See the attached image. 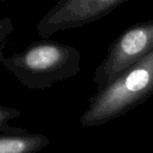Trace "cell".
I'll return each instance as SVG.
<instances>
[{"instance_id": "obj_5", "label": "cell", "mask_w": 153, "mask_h": 153, "mask_svg": "<svg viewBox=\"0 0 153 153\" xmlns=\"http://www.w3.org/2000/svg\"><path fill=\"white\" fill-rule=\"evenodd\" d=\"M51 140L42 133H30L20 128L13 133H0V153H38Z\"/></svg>"}, {"instance_id": "obj_7", "label": "cell", "mask_w": 153, "mask_h": 153, "mask_svg": "<svg viewBox=\"0 0 153 153\" xmlns=\"http://www.w3.org/2000/svg\"><path fill=\"white\" fill-rule=\"evenodd\" d=\"M21 114L19 110L13 107H7L1 105L0 106V128L9 126V121L12 119L18 117Z\"/></svg>"}, {"instance_id": "obj_3", "label": "cell", "mask_w": 153, "mask_h": 153, "mask_svg": "<svg viewBox=\"0 0 153 153\" xmlns=\"http://www.w3.org/2000/svg\"><path fill=\"white\" fill-rule=\"evenodd\" d=\"M152 51L153 19L129 26L109 45L106 57L94 71L92 82L98 90H102Z\"/></svg>"}, {"instance_id": "obj_8", "label": "cell", "mask_w": 153, "mask_h": 153, "mask_svg": "<svg viewBox=\"0 0 153 153\" xmlns=\"http://www.w3.org/2000/svg\"><path fill=\"white\" fill-rule=\"evenodd\" d=\"M0 1H2V2H4V1H14V0H0Z\"/></svg>"}, {"instance_id": "obj_2", "label": "cell", "mask_w": 153, "mask_h": 153, "mask_svg": "<svg viewBox=\"0 0 153 153\" xmlns=\"http://www.w3.org/2000/svg\"><path fill=\"white\" fill-rule=\"evenodd\" d=\"M153 96V51L122 72L88 100L80 117L84 127H97L123 117Z\"/></svg>"}, {"instance_id": "obj_4", "label": "cell", "mask_w": 153, "mask_h": 153, "mask_svg": "<svg viewBox=\"0 0 153 153\" xmlns=\"http://www.w3.org/2000/svg\"><path fill=\"white\" fill-rule=\"evenodd\" d=\"M131 0H59L37 24L42 39L61 30L76 28L94 22Z\"/></svg>"}, {"instance_id": "obj_6", "label": "cell", "mask_w": 153, "mask_h": 153, "mask_svg": "<svg viewBox=\"0 0 153 153\" xmlns=\"http://www.w3.org/2000/svg\"><path fill=\"white\" fill-rule=\"evenodd\" d=\"M13 32L14 25L11 18L5 17L0 20V49H1L0 53H3V48H4V45L7 43V37Z\"/></svg>"}, {"instance_id": "obj_1", "label": "cell", "mask_w": 153, "mask_h": 153, "mask_svg": "<svg viewBox=\"0 0 153 153\" xmlns=\"http://www.w3.org/2000/svg\"><path fill=\"white\" fill-rule=\"evenodd\" d=\"M0 61L16 79L28 89H45L80 72L81 53L76 47L58 41L42 39L20 53Z\"/></svg>"}]
</instances>
